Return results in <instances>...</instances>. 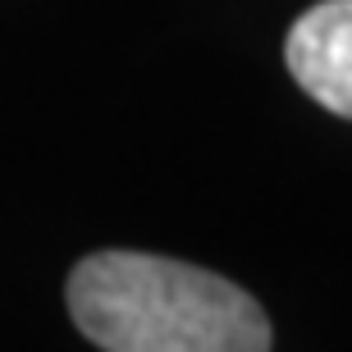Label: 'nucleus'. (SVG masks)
Wrapping results in <instances>:
<instances>
[{"label": "nucleus", "instance_id": "1", "mask_svg": "<svg viewBox=\"0 0 352 352\" xmlns=\"http://www.w3.org/2000/svg\"><path fill=\"white\" fill-rule=\"evenodd\" d=\"M69 316L105 352H265L270 320L248 288L146 252H91L69 274Z\"/></svg>", "mask_w": 352, "mask_h": 352}, {"label": "nucleus", "instance_id": "2", "mask_svg": "<svg viewBox=\"0 0 352 352\" xmlns=\"http://www.w3.org/2000/svg\"><path fill=\"white\" fill-rule=\"evenodd\" d=\"M288 74L316 105L352 119V0H320L288 28Z\"/></svg>", "mask_w": 352, "mask_h": 352}]
</instances>
